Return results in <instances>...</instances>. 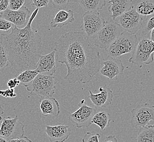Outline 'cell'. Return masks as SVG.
<instances>
[{
    "label": "cell",
    "instance_id": "27",
    "mask_svg": "<svg viewBox=\"0 0 154 142\" xmlns=\"http://www.w3.org/2000/svg\"><path fill=\"white\" fill-rule=\"evenodd\" d=\"M25 0H10L8 9L12 11H17L24 6Z\"/></svg>",
    "mask_w": 154,
    "mask_h": 142
},
{
    "label": "cell",
    "instance_id": "17",
    "mask_svg": "<svg viewBox=\"0 0 154 142\" xmlns=\"http://www.w3.org/2000/svg\"><path fill=\"white\" fill-rule=\"evenodd\" d=\"M40 108L42 114L51 115L58 117L60 113L58 101L53 97H46L40 99Z\"/></svg>",
    "mask_w": 154,
    "mask_h": 142
},
{
    "label": "cell",
    "instance_id": "19",
    "mask_svg": "<svg viewBox=\"0 0 154 142\" xmlns=\"http://www.w3.org/2000/svg\"><path fill=\"white\" fill-rule=\"evenodd\" d=\"M74 20V12L72 10H59L51 20L50 25L53 28H62L73 22Z\"/></svg>",
    "mask_w": 154,
    "mask_h": 142
},
{
    "label": "cell",
    "instance_id": "35",
    "mask_svg": "<svg viewBox=\"0 0 154 142\" xmlns=\"http://www.w3.org/2000/svg\"><path fill=\"white\" fill-rule=\"evenodd\" d=\"M9 142H32V141L28 137L24 136L20 138L11 139L9 141Z\"/></svg>",
    "mask_w": 154,
    "mask_h": 142
},
{
    "label": "cell",
    "instance_id": "26",
    "mask_svg": "<svg viewBox=\"0 0 154 142\" xmlns=\"http://www.w3.org/2000/svg\"><path fill=\"white\" fill-rule=\"evenodd\" d=\"M9 63L6 51L3 45L0 42V73L5 70L9 65Z\"/></svg>",
    "mask_w": 154,
    "mask_h": 142
},
{
    "label": "cell",
    "instance_id": "16",
    "mask_svg": "<svg viewBox=\"0 0 154 142\" xmlns=\"http://www.w3.org/2000/svg\"><path fill=\"white\" fill-rule=\"evenodd\" d=\"M46 133L50 142H64L71 135L70 127L60 124L57 126H46Z\"/></svg>",
    "mask_w": 154,
    "mask_h": 142
},
{
    "label": "cell",
    "instance_id": "33",
    "mask_svg": "<svg viewBox=\"0 0 154 142\" xmlns=\"http://www.w3.org/2000/svg\"><path fill=\"white\" fill-rule=\"evenodd\" d=\"M20 85V81L18 80L17 78H13L8 81L7 83V86L9 89H14L16 87Z\"/></svg>",
    "mask_w": 154,
    "mask_h": 142
},
{
    "label": "cell",
    "instance_id": "22",
    "mask_svg": "<svg viewBox=\"0 0 154 142\" xmlns=\"http://www.w3.org/2000/svg\"><path fill=\"white\" fill-rule=\"evenodd\" d=\"M136 142H154V125L136 128Z\"/></svg>",
    "mask_w": 154,
    "mask_h": 142
},
{
    "label": "cell",
    "instance_id": "7",
    "mask_svg": "<svg viewBox=\"0 0 154 142\" xmlns=\"http://www.w3.org/2000/svg\"><path fill=\"white\" fill-rule=\"evenodd\" d=\"M79 105V108L77 111L69 115V120L77 129L88 127L92 124V120L97 112V109L87 105L85 99H82Z\"/></svg>",
    "mask_w": 154,
    "mask_h": 142
},
{
    "label": "cell",
    "instance_id": "5",
    "mask_svg": "<svg viewBox=\"0 0 154 142\" xmlns=\"http://www.w3.org/2000/svg\"><path fill=\"white\" fill-rule=\"evenodd\" d=\"M124 31L116 22L106 21L104 26L93 38V44L98 48L106 50Z\"/></svg>",
    "mask_w": 154,
    "mask_h": 142
},
{
    "label": "cell",
    "instance_id": "39",
    "mask_svg": "<svg viewBox=\"0 0 154 142\" xmlns=\"http://www.w3.org/2000/svg\"><path fill=\"white\" fill-rule=\"evenodd\" d=\"M0 142H9V140L0 137Z\"/></svg>",
    "mask_w": 154,
    "mask_h": 142
},
{
    "label": "cell",
    "instance_id": "18",
    "mask_svg": "<svg viewBox=\"0 0 154 142\" xmlns=\"http://www.w3.org/2000/svg\"><path fill=\"white\" fill-rule=\"evenodd\" d=\"M108 3H111L108 7V10L112 13L109 16L112 18V21L124 13L132 9V0H110Z\"/></svg>",
    "mask_w": 154,
    "mask_h": 142
},
{
    "label": "cell",
    "instance_id": "38",
    "mask_svg": "<svg viewBox=\"0 0 154 142\" xmlns=\"http://www.w3.org/2000/svg\"><path fill=\"white\" fill-rule=\"evenodd\" d=\"M150 40L154 43V28L151 31L150 34Z\"/></svg>",
    "mask_w": 154,
    "mask_h": 142
},
{
    "label": "cell",
    "instance_id": "23",
    "mask_svg": "<svg viewBox=\"0 0 154 142\" xmlns=\"http://www.w3.org/2000/svg\"><path fill=\"white\" fill-rule=\"evenodd\" d=\"M111 120L110 114L106 111H102L96 113L93 117L91 123L97 125L102 131H104L109 126Z\"/></svg>",
    "mask_w": 154,
    "mask_h": 142
},
{
    "label": "cell",
    "instance_id": "3",
    "mask_svg": "<svg viewBox=\"0 0 154 142\" xmlns=\"http://www.w3.org/2000/svg\"><path fill=\"white\" fill-rule=\"evenodd\" d=\"M138 42L136 34H131L125 30L106 51L109 56L118 58L124 54L133 53Z\"/></svg>",
    "mask_w": 154,
    "mask_h": 142
},
{
    "label": "cell",
    "instance_id": "13",
    "mask_svg": "<svg viewBox=\"0 0 154 142\" xmlns=\"http://www.w3.org/2000/svg\"><path fill=\"white\" fill-rule=\"evenodd\" d=\"M30 12L26 7L23 6L17 11H12L7 9L0 13V15L7 21L13 24L15 26L19 28L26 25L30 18Z\"/></svg>",
    "mask_w": 154,
    "mask_h": 142
},
{
    "label": "cell",
    "instance_id": "30",
    "mask_svg": "<svg viewBox=\"0 0 154 142\" xmlns=\"http://www.w3.org/2000/svg\"><path fill=\"white\" fill-rule=\"evenodd\" d=\"M12 28V23L7 21L0 15V31H8Z\"/></svg>",
    "mask_w": 154,
    "mask_h": 142
},
{
    "label": "cell",
    "instance_id": "12",
    "mask_svg": "<svg viewBox=\"0 0 154 142\" xmlns=\"http://www.w3.org/2000/svg\"><path fill=\"white\" fill-rule=\"evenodd\" d=\"M109 57L107 60H104L103 66L99 72L102 75L112 80L122 74L125 67L120 59Z\"/></svg>",
    "mask_w": 154,
    "mask_h": 142
},
{
    "label": "cell",
    "instance_id": "24",
    "mask_svg": "<svg viewBox=\"0 0 154 142\" xmlns=\"http://www.w3.org/2000/svg\"><path fill=\"white\" fill-rule=\"evenodd\" d=\"M38 74L36 70H26L21 72L17 78L20 81V84L26 87Z\"/></svg>",
    "mask_w": 154,
    "mask_h": 142
},
{
    "label": "cell",
    "instance_id": "21",
    "mask_svg": "<svg viewBox=\"0 0 154 142\" xmlns=\"http://www.w3.org/2000/svg\"><path fill=\"white\" fill-rule=\"evenodd\" d=\"M70 1V3L77 2L79 3L86 12L99 13L106 4L105 0H80Z\"/></svg>",
    "mask_w": 154,
    "mask_h": 142
},
{
    "label": "cell",
    "instance_id": "11",
    "mask_svg": "<svg viewBox=\"0 0 154 142\" xmlns=\"http://www.w3.org/2000/svg\"><path fill=\"white\" fill-rule=\"evenodd\" d=\"M143 20V16L131 9L119 16V25L124 30L134 34L142 28Z\"/></svg>",
    "mask_w": 154,
    "mask_h": 142
},
{
    "label": "cell",
    "instance_id": "25",
    "mask_svg": "<svg viewBox=\"0 0 154 142\" xmlns=\"http://www.w3.org/2000/svg\"><path fill=\"white\" fill-rule=\"evenodd\" d=\"M145 22H143L142 31L140 34L141 38H148L149 34L154 28V15L145 17Z\"/></svg>",
    "mask_w": 154,
    "mask_h": 142
},
{
    "label": "cell",
    "instance_id": "34",
    "mask_svg": "<svg viewBox=\"0 0 154 142\" xmlns=\"http://www.w3.org/2000/svg\"><path fill=\"white\" fill-rule=\"evenodd\" d=\"M9 4L8 0H0V13L8 9Z\"/></svg>",
    "mask_w": 154,
    "mask_h": 142
},
{
    "label": "cell",
    "instance_id": "20",
    "mask_svg": "<svg viewBox=\"0 0 154 142\" xmlns=\"http://www.w3.org/2000/svg\"><path fill=\"white\" fill-rule=\"evenodd\" d=\"M132 9L142 16L154 15V0H132Z\"/></svg>",
    "mask_w": 154,
    "mask_h": 142
},
{
    "label": "cell",
    "instance_id": "1",
    "mask_svg": "<svg viewBox=\"0 0 154 142\" xmlns=\"http://www.w3.org/2000/svg\"><path fill=\"white\" fill-rule=\"evenodd\" d=\"M56 60L65 64L69 83H88L101 68L100 53L82 31H70L55 42Z\"/></svg>",
    "mask_w": 154,
    "mask_h": 142
},
{
    "label": "cell",
    "instance_id": "28",
    "mask_svg": "<svg viewBox=\"0 0 154 142\" xmlns=\"http://www.w3.org/2000/svg\"><path fill=\"white\" fill-rule=\"evenodd\" d=\"M100 135L99 133L93 134L90 132H87L83 136L82 142H99Z\"/></svg>",
    "mask_w": 154,
    "mask_h": 142
},
{
    "label": "cell",
    "instance_id": "14",
    "mask_svg": "<svg viewBox=\"0 0 154 142\" xmlns=\"http://www.w3.org/2000/svg\"><path fill=\"white\" fill-rule=\"evenodd\" d=\"M99 93L94 94L89 90V96L93 104L97 108H106L111 105L113 101V93L107 85L99 87Z\"/></svg>",
    "mask_w": 154,
    "mask_h": 142
},
{
    "label": "cell",
    "instance_id": "4",
    "mask_svg": "<svg viewBox=\"0 0 154 142\" xmlns=\"http://www.w3.org/2000/svg\"><path fill=\"white\" fill-rule=\"evenodd\" d=\"M57 84L55 77L38 74L26 89L30 96H38L40 99L52 97L55 93Z\"/></svg>",
    "mask_w": 154,
    "mask_h": 142
},
{
    "label": "cell",
    "instance_id": "36",
    "mask_svg": "<svg viewBox=\"0 0 154 142\" xmlns=\"http://www.w3.org/2000/svg\"><path fill=\"white\" fill-rule=\"evenodd\" d=\"M117 138L114 135H110L105 138L104 141L103 142H117Z\"/></svg>",
    "mask_w": 154,
    "mask_h": 142
},
{
    "label": "cell",
    "instance_id": "15",
    "mask_svg": "<svg viewBox=\"0 0 154 142\" xmlns=\"http://www.w3.org/2000/svg\"><path fill=\"white\" fill-rule=\"evenodd\" d=\"M36 70L39 74L53 76L56 72L55 51L42 55L36 65Z\"/></svg>",
    "mask_w": 154,
    "mask_h": 142
},
{
    "label": "cell",
    "instance_id": "37",
    "mask_svg": "<svg viewBox=\"0 0 154 142\" xmlns=\"http://www.w3.org/2000/svg\"><path fill=\"white\" fill-rule=\"evenodd\" d=\"M3 114H4V110L2 107H1V105H0V121L3 119V117L2 116Z\"/></svg>",
    "mask_w": 154,
    "mask_h": 142
},
{
    "label": "cell",
    "instance_id": "2",
    "mask_svg": "<svg viewBox=\"0 0 154 142\" xmlns=\"http://www.w3.org/2000/svg\"><path fill=\"white\" fill-rule=\"evenodd\" d=\"M39 9L31 14L28 23L23 28L14 27L9 34L0 35V42L6 51L9 62L17 72L36 70V65L42 56V38L31 24Z\"/></svg>",
    "mask_w": 154,
    "mask_h": 142
},
{
    "label": "cell",
    "instance_id": "31",
    "mask_svg": "<svg viewBox=\"0 0 154 142\" xmlns=\"http://www.w3.org/2000/svg\"><path fill=\"white\" fill-rule=\"evenodd\" d=\"M0 96L6 98L16 97L17 94L14 89H9L6 90H0Z\"/></svg>",
    "mask_w": 154,
    "mask_h": 142
},
{
    "label": "cell",
    "instance_id": "6",
    "mask_svg": "<svg viewBox=\"0 0 154 142\" xmlns=\"http://www.w3.org/2000/svg\"><path fill=\"white\" fill-rule=\"evenodd\" d=\"M154 42L149 38H141L128 61L140 68L154 62Z\"/></svg>",
    "mask_w": 154,
    "mask_h": 142
},
{
    "label": "cell",
    "instance_id": "10",
    "mask_svg": "<svg viewBox=\"0 0 154 142\" xmlns=\"http://www.w3.org/2000/svg\"><path fill=\"white\" fill-rule=\"evenodd\" d=\"M83 22L81 26L82 32L88 38H93L104 26L105 20L99 13L86 12L83 16Z\"/></svg>",
    "mask_w": 154,
    "mask_h": 142
},
{
    "label": "cell",
    "instance_id": "32",
    "mask_svg": "<svg viewBox=\"0 0 154 142\" xmlns=\"http://www.w3.org/2000/svg\"><path fill=\"white\" fill-rule=\"evenodd\" d=\"M50 3L49 0H33L31 4L36 7V8H40L41 7H47Z\"/></svg>",
    "mask_w": 154,
    "mask_h": 142
},
{
    "label": "cell",
    "instance_id": "9",
    "mask_svg": "<svg viewBox=\"0 0 154 142\" xmlns=\"http://www.w3.org/2000/svg\"><path fill=\"white\" fill-rule=\"evenodd\" d=\"M131 123L135 128L145 127L154 120V105L145 103L137 105L131 111Z\"/></svg>",
    "mask_w": 154,
    "mask_h": 142
},
{
    "label": "cell",
    "instance_id": "29",
    "mask_svg": "<svg viewBox=\"0 0 154 142\" xmlns=\"http://www.w3.org/2000/svg\"><path fill=\"white\" fill-rule=\"evenodd\" d=\"M50 3L57 9L64 10L67 7L69 3H70V1L69 0H51Z\"/></svg>",
    "mask_w": 154,
    "mask_h": 142
},
{
    "label": "cell",
    "instance_id": "8",
    "mask_svg": "<svg viewBox=\"0 0 154 142\" xmlns=\"http://www.w3.org/2000/svg\"><path fill=\"white\" fill-rule=\"evenodd\" d=\"M25 126L18 117H5L0 126V137L8 140L20 138L24 136Z\"/></svg>",
    "mask_w": 154,
    "mask_h": 142
}]
</instances>
